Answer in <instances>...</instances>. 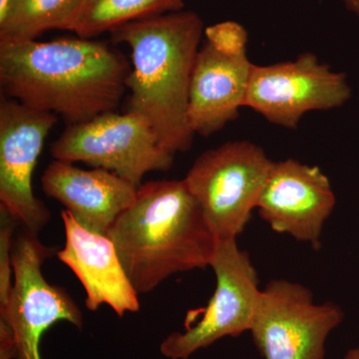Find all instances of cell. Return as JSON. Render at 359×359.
Returning a JSON list of instances; mask_svg holds the SVG:
<instances>
[{
  "label": "cell",
  "mask_w": 359,
  "mask_h": 359,
  "mask_svg": "<svg viewBox=\"0 0 359 359\" xmlns=\"http://www.w3.org/2000/svg\"><path fill=\"white\" fill-rule=\"evenodd\" d=\"M349 11L355 14L359 18V0H341Z\"/></svg>",
  "instance_id": "18"
},
{
  "label": "cell",
  "mask_w": 359,
  "mask_h": 359,
  "mask_svg": "<svg viewBox=\"0 0 359 359\" xmlns=\"http://www.w3.org/2000/svg\"><path fill=\"white\" fill-rule=\"evenodd\" d=\"M273 164L249 141L228 142L194 162L184 181L218 240L243 233Z\"/></svg>",
  "instance_id": "5"
},
{
  "label": "cell",
  "mask_w": 359,
  "mask_h": 359,
  "mask_svg": "<svg viewBox=\"0 0 359 359\" xmlns=\"http://www.w3.org/2000/svg\"><path fill=\"white\" fill-rule=\"evenodd\" d=\"M210 266L217 278L214 294L195 325L162 342L161 353L167 358L188 359L199 349L224 337H240L252 327L262 290L249 254L238 248L237 238L218 240Z\"/></svg>",
  "instance_id": "9"
},
{
  "label": "cell",
  "mask_w": 359,
  "mask_h": 359,
  "mask_svg": "<svg viewBox=\"0 0 359 359\" xmlns=\"http://www.w3.org/2000/svg\"><path fill=\"white\" fill-rule=\"evenodd\" d=\"M65 229V245L56 256L74 273L86 292V308L96 311L107 304L119 316L140 309L138 292L130 280L121 259L107 235L83 228L61 212Z\"/></svg>",
  "instance_id": "13"
},
{
  "label": "cell",
  "mask_w": 359,
  "mask_h": 359,
  "mask_svg": "<svg viewBox=\"0 0 359 359\" xmlns=\"http://www.w3.org/2000/svg\"><path fill=\"white\" fill-rule=\"evenodd\" d=\"M50 154L54 160L113 172L136 187L146 174L171 169L175 157L161 145L148 120L133 111H113L68 125L52 144Z\"/></svg>",
  "instance_id": "6"
},
{
  "label": "cell",
  "mask_w": 359,
  "mask_h": 359,
  "mask_svg": "<svg viewBox=\"0 0 359 359\" xmlns=\"http://www.w3.org/2000/svg\"><path fill=\"white\" fill-rule=\"evenodd\" d=\"M183 0H81L70 32L90 39L131 21L180 11Z\"/></svg>",
  "instance_id": "16"
},
{
  "label": "cell",
  "mask_w": 359,
  "mask_h": 359,
  "mask_svg": "<svg viewBox=\"0 0 359 359\" xmlns=\"http://www.w3.org/2000/svg\"><path fill=\"white\" fill-rule=\"evenodd\" d=\"M81 0H9L0 15V42L36 40L51 29L71 30Z\"/></svg>",
  "instance_id": "15"
},
{
  "label": "cell",
  "mask_w": 359,
  "mask_h": 359,
  "mask_svg": "<svg viewBox=\"0 0 359 359\" xmlns=\"http://www.w3.org/2000/svg\"><path fill=\"white\" fill-rule=\"evenodd\" d=\"M130 71L122 54L91 39L0 42V83L7 95L60 115L68 125L115 111Z\"/></svg>",
  "instance_id": "1"
},
{
  "label": "cell",
  "mask_w": 359,
  "mask_h": 359,
  "mask_svg": "<svg viewBox=\"0 0 359 359\" xmlns=\"http://www.w3.org/2000/svg\"><path fill=\"white\" fill-rule=\"evenodd\" d=\"M351 97L346 75L335 72L313 53L294 61L252 67L245 107L269 122L297 128L304 114L341 107Z\"/></svg>",
  "instance_id": "10"
},
{
  "label": "cell",
  "mask_w": 359,
  "mask_h": 359,
  "mask_svg": "<svg viewBox=\"0 0 359 359\" xmlns=\"http://www.w3.org/2000/svg\"><path fill=\"white\" fill-rule=\"evenodd\" d=\"M335 203L330 180L320 168L289 159L273 162L257 209L276 233L309 243L316 250Z\"/></svg>",
  "instance_id": "12"
},
{
  "label": "cell",
  "mask_w": 359,
  "mask_h": 359,
  "mask_svg": "<svg viewBox=\"0 0 359 359\" xmlns=\"http://www.w3.org/2000/svg\"><path fill=\"white\" fill-rule=\"evenodd\" d=\"M57 115L11 98L0 102V203L28 231L39 233L50 219L32 190V175Z\"/></svg>",
  "instance_id": "11"
},
{
  "label": "cell",
  "mask_w": 359,
  "mask_h": 359,
  "mask_svg": "<svg viewBox=\"0 0 359 359\" xmlns=\"http://www.w3.org/2000/svg\"><path fill=\"white\" fill-rule=\"evenodd\" d=\"M139 294L211 264L218 238L185 181L142 184L107 233Z\"/></svg>",
  "instance_id": "3"
},
{
  "label": "cell",
  "mask_w": 359,
  "mask_h": 359,
  "mask_svg": "<svg viewBox=\"0 0 359 359\" xmlns=\"http://www.w3.org/2000/svg\"><path fill=\"white\" fill-rule=\"evenodd\" d=\"M344 313L334 302L316 304L301 283L273 280L261 290L250 332L264 359H325V344Z\"/></svg>",
  "instance_id": "7"
},
{
  "label": "cell",
  "mask_w": 359,
  "mask_h": 359,
  "mask_svg": "<svg viewBox=\"0 0 359 359\" xmlns=\"http://www.w3.org/2000/svg\"><path fill=\"white\" fill-rule=\"evenodd\" d=\"M41 186L78 224L102 235H107L118 217L133 204L139 188L107 170H83L58 160L45 170Z\"/></svg>",
  "instance_id": "14"
},
{
  "label": "cell",
  "mask_w": 359,
  "mask_h": 359,
  "mask_svg": "<svg viewBox=\"0 0 359 359\" xmlns=\"http://www.w3.org/2000/svg\"><path fill=\"white\" fill-rule=\"evenodd\" d=\"M9 0H0V15L4 13L6 11L7 4H8Z\"/></svg>",
  "instance_id": "20"
},
{
  "label": "cell",
  "mask_w": 359,
  "mask_h": 359,
  "mask_svg": "<svg viewBox=\"0 0 359 359\" xmlns=\"http://www.w3.org/2000/svg\"><path fill=\"white\" fill-rule=\"evenodd\" d=\"M205 37L194 65L188 113L194 133L208 137L245 107L254 65L248 57L247 32L238 23L210 26Z\"/></svg>",
  "instance_id": "8"
},
{
  "label": "cell",
  "mask_w": 359,
  "mask_h": 359,
  "mask_svg": "<svg viewBox=\"0 0 359 359\" xmlns=\"http://www.w3.org/2000/svg\"><path fill=\"white\" fill-rule=\"evenodd\" d=\"M344 359H359V348L349 349Z\"/></svg>",
  "instance_id": "19"
},
{
  "label": "cell",
  "mask_w": 359,
  "mask_h": 359,
  "mask_svg": "<svg viewBox=\"0 0 359 359\" xmlns=\"http://www.w3.org/2000/svg\"><path fill=\"white\" fill-rule=\"evenodd\" d=\"M53 252L34 231L25 229L14 238L13 292L9 306L0 311V359H41L40 340L54 323L83 327L72 297L42 275V264Z\"/></svg>",
  "instance_id": "4"
},
{
  "label": "cell",
  "mask_w": 359,
  "mask_h": 359,
  "mask_svg": "<svg viewBox=\"0 0 359 359\" xmlns=\"http://www.w3.org/2000/svg\"><path fill=\"white\" fill-rule=\"evenodd\" d=\"M204 23L192 11H174L131 21L111 32L132 51L127 78L129 110L143 115L161 145L176 155L193 143L189 98Z\"/></svg>",
  "instance_id": "2"
},
{
  "label": "cell",
  "mask_w": 359,
  "mask_h": 359,
  "mask_svg": "<svg viewBox=\"0 0 359 359\" xmlns=\"http://www.w3.org/2000/svg\"><path fill=\"white\" fill-rule=\"evenodd\" d=\"M18 224V219L0 205V311L9 306L13 292V233Z\"/></svg>",
  "instance_id": "17"
}]
</instances>
